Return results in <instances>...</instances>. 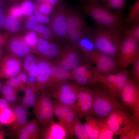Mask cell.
<instances>
[{"label":"cell","instance_id":"63","mask_svg":"<svg viewBox=\"0 0 139 139\" xmlns=\"http://www.w3.org/2000/svg\"><path fill=\"white\" fill-rule=\"evenodd\" d=\"M1 86H2V85H1V82H0V91H1Z\"/></svg>","mask_w":139,"mask_h":139},{"label":"cell","instance_id":"42","mask_svg":"<svg viewBox=\"0 0 139 139\" xmlns=\"http://www.w3.org/2000/svg\"><path fill=\"white\" fill-rule=\"evenodd\" d=\"M7 14L12 15L21 20L24 16L20 4H15L11 6L8 10Z\"/></svg>","mask_w":139,"mask_h":139},{"label":"cell","instance_id":"45","mask_svg":"<svg viewBox=\"0 0 139 139\" xmlns=\"http://www.w3.org/2000/svg\"><path fill=\"white\" fill-rule=\"evenodd\" d=\"M133 68L132 74L134 81L137 84H139V57H137L132 63Z\"/></svg>","mask_w":139,"mask_h":139},{"label":"cell","instance_id":"49","mask_svg":"<svg viewBox=\"0 0 139 139\" xmlns=\"http://www.w3.org/2000/svg\"><path fill=\"white\" fill-rule=\"evenodd\" d=\"M34 14L38 23H49L50 19L47 16L40 12L36 8Z\"/></svg>","mask_w":139,"mask_h":139},{"label":"cell","instance_id":"5","mask_svg":"<svg viewBox=\"0 0 139 139\" xmlns=\"http://www.w3.org/2000/svg\"><path fill=\"white\" fill-rule=\"evenodd\" d=\"M40 93L33 105V112L40 124L46 127L53 120V106L50 94L40 89Z\"/></svg>","mask_w":139,"mask_h":139},{"label":"cell","instance_id":"3","mask_svg":"<svg viewBox=\"0 0 139 139\" xmlns=\"http://www.w3.org/2000/svg\"><path fill=\"white\" fill-rule=\"evenodd\" d=\"M120 32L99 27L93 37L96 49L115 59L122 41Z\"/></svg>","mask_w":139,"mask_h":139},{"label":"cell","instance_id":"39","mask_svg":"<svg viewBox=\"0 0 139 139\" xmlns=\"http://www.w3.org/2000/svg\"><path fill=\"white\" fill-rule=\"evenodd\" d=\"M38 23L34 15L26 17L23 25V29L26 32L32 31Z\"/></svg>","mask_w":139,"mask_h":139},{"label":"cell","instance_id":"50","mask_svg":"<svg viewBox=\"0 0 139 139\" xmlns=\"http://www.w3.org/2000/svg\"><path fill=\"white\" fill-rule=\"evenodd\" d=\"M16 76L21 83L26 87L29 84L27 75L24 72L22 71Z\"/></svg>","mask_w":139,"mask_h":139},{"label":"cell","instance_id":"30","mask_svg":"<svg viewBox=\"0 0 139 139\" xmlns=\"http://www.w3.org/2000/svg\"><path fill=\"white\" fill-rule=\"evenodd\" d=\"M15 117L14 111L11 108H5L0 109V124L10 125L14 121Z\"/></svg>","mask_w":139,"mask_h":139},{"label":"cell","instance_id":"56","mask_svg":"<svg viewBox=\"0 0 139 139\" xmlns=\"http://www.w3.org/2000/svg\"><path fill=\"white\" fill-rule=\"evenodd\" d=\"M3 57V50L2 48H0V65Z\"/></svg>","mask_w":139,"mask_h":139},{"label":"cell","instance_id":"38","mask_svg":"<svg viewBox=\"0 0 139 139\" xmlns=\"http://www.w3.org/2000/svg\"><path fill=\"white\" fill-rule=\"evenodd\" d=\"M36 8L42 14L47 16L51 13L54 9V6L44 1L40 3H35Z\"/></svg>","mask_w":139,"mask_h":139},{"label":"cell","instance_id":"33","mask_svg":"<svg viewBox=\"0 0 139 139\" xmlns=\"http://www.w3.org/2000/svg\"><path fill=\"white\" fill-rule=\"evenodd\" d=\"M20 5L24 16L26 17L34 14L36 8V5L31 0H24Z\"/></svg>","mask_w":139,"mask_h":139},{"label":"cell","instance_id":"6","mask_svg":"<svg viewBox=\"0 0 139 139\" xmlns=\"http://www.w3.org/2000/svg\"><path fill=\"white\" fill-rule=\"evenodd\" d=\"M118 98L125 108L133 113L134 120H139V85L130 80L119 94Z\"/></svg>","mask_w":139,"mask_h":139},{"label":"cell","instance_id":"4","mask_svg":"<svg viewBox=\"0 0 139 139\" xmlns=\"http://www.w3.org/2000/svg\"><path fill=\"white\" fill-rule=\"evenodd\" d=\"M70 11L67 6L62 3L54 8L50 19L49 28L54 37L59 39L67 38V22Z\"/></svg>","mask_w":139,"mask_h":139},{"label":"cell","instance_id":"35","mask_svg":"<svg viewBox=\"0 0 139 139\" xmlns=\"http://www.w3.org/2000/svg\"><path fill=\"white\" fill-rule=\"evenodd\" d=\"M24 126L34 139L38 138L40 134L38 122L36 119H33L28 121Z\"/></svg>","mask_w":139,"mask_h":139},{"label":"cell","instance_id":"29","mask_svg":"<svg viewBox=\"0 0 139 139\" xmlns=\"http://www.w3.org/2000/svg\"><path fill=\"white\" fill-rule=\"evenodd\" d=\"M125 22L129 24H139V0H136L130 7Z\"/></svg>","mask_w":139,"mask_h":139},{"label":"cell","instance_id":"12","mask_svg":"<svg viewBox=\"0 0 139 139\" xmlns=\"http://www.w3.org/2000/svg\"><path fill=\"white\" fill-rule=\"evenodd\" d=\"M72 80L80 86L94 85L99 83L100 72L88 65H79L71 71Z\"/></svg>","mask_w":139,"mask_h":139},{"label":"cell","instance_id":"1","mask_svg":"<svg viewBox=\"0 0 139 139\" xmlns=\"http://www.w3.org/2000/svg\"><path fill=\"white\" fill-rule=\"evenodd\" d=\"M86 13L93 19L99 27L121 31L124 23L118 14L112 12L106 6L97 2H90L84 5Z\"/></svg>","mask_w":139,"mask_h":139},{"label":"cell","instance_id":"37","mask_svg":"<svg viewBox=\"0 0 139 139\" xmlns=\"http://www.w3.org/2000/svg\"><path fill=\"white\" fill-rule=\"evenodd\" d=\"M85 32L77 29H68L67 38L72 42L77 43L86 34Z\"/></svg>","mask_w":139,"mask_h":139},{"label":"cell","instance_id":"58","mask_svg":"<svg viewBox=\"0 0 139 139\" xmlns=\"http://www.w3.org/2000/svg\"><path fill=\"white\" fill-rule=\"evenodd\" d=\"M44 0H36V2L38 3H40L44 1Z\"/></svg>","mask_w":139,"mask_h":139},{"label":"cell","instance_id":"11","mask_svg":"<svg viewBox=\"0 0 139 139\" xmlns=\"http://www.w3.org/2000/svg\"><path fill=\"white\" fill-rule=\"evenodd\" d=\"M134 120L133 115L125 109L115 110L106 118L107 124L114 134L119 135Z\"/></svg>","mask_w":139,"mask_h":139},{"label":"cell","instance_id":"18","mask_svg":"<svg viewBox=\"0 0 139 139\" xmlns=\"http://www.w3.org/2000/svg\"><path fill=\"white\" fill-rule=\"evenodd\" d=\"M39 137L45 139H65L72 138L59 122L52 121Z\"/></svg>","mask_w":139,"mask_h":139},{"label":"cell","instance_id":"20","mask_svg":"<svg viewBox=\"0 0 139 139\" xmlns=\"http://www.w3.org/2000/svg\"><path fill=\"white\" fill-rule=\"evenodd\" d=\"M12 107L15 119L14 122L10 125L9 129L11 134L14 135L28 121V117L29 113L28 111V109L20 104L13 105Z\"/></svg>","mask_w":139,"mask_h":139},{"label":"cell","instance_id":"16","mask_svg":"<svg viewBox=\"0 0 139 139\" xmlns=\"http://www.w3.org/2000/svg\"><path fill=\"white\" fill-rule=\"evenodd\" d=\"M22 70L23 63L20 58L8 54L3 57L0 65V78L16 76Z\"/></svg>","mask_w":139,"mask_h":139},{"label":"cell","instance_id":"8","mask_svg":"<svg viewBox=\"0 0 139 139\" xmlns=\"http://www.w3.org/2000/svg\"><path fill=\"white\" fill-rule=\"evenodd\" d=\"M80 86L75 82H67L51 89L50 95L57 101L75 110L77 94Z\"/></svg>","mask_w":139,"mask_h":139},{"label":"cell","instance_id":"44","mask_svg":"<svg viewBox=\"0 0 139 139\" xmlns=\"http://www.w3.org/2000/svg\"><path fill=\"white\" fill-rule=\"evenodd\" d=\"M124 33L126 36L132 37L139 41V24L135 25L132 28L125 30Z\"/></svg>","mask_w":139,"mask_h":139},{"label":"cell","instance_id":"52","mask_svg":"<svg viewBox=\"0 0 139 139\" xmlns=\"http://www.w3.org/2000/svg\"><path fill=\"white\" fill-rule=\"evenodd\" d=\"M39 73V70L37 63L27 73L28 76H33L37 77Z\"/></svg>","mask_w":139,"mask_h":139},{"label":"cell","instance_id":"60","mask_svg":"<svg viewBox=\"0 0 139 139\" xmlns=\"http://www.w3.org/2000/svg\"><path fill=\"white\" fill-rule=\"evenodd\" d=\"M103 3H105L107 2V0H101Z\"/></svg>","mask_w":139,"mask_h":139},{"label":"cell","instance_id":"57","mask_svg":"<svg viewBox=\"0 0 139 139\" xmlns=\"http://www.w3.org/2000/svg\"><path fill=\"white\" fill-rule=\"evenodd\" d=\"M5 138V135L4 132L0 130V139H3Z\"/></svg>","mask_w":139,"mask_h":139},{"label":"cell","instance_id":"27","mask_svg":"<svg viewBox=\"0 0 139 139\" xmlns=\"http://www.w3.org/2000/svg\"><path fill=\"white\" fill-rule=\"evenodd\" d=\"M62 49L57 44L49 43L42 53L38 56V58L48 60L55 59L59 55Z\"/></svg>","mask_w":139,"mask_h":139},{"label":"cell","instance_id":"26","mask_svg":"<svg viewBox=\"0 0 139 139\" xmlns=\"http://www.w3.org/2000/svg\"><path fill=\"white\" fill-rule=\"evenodd\" d=\"M21 20L15 16L7 14L3 27L10 34L18 33L20 30Z\"/></svg>","mask_w":139,"mask_h":139},{"label":"cell","instance_id":"9","mask_svg":"<svg viewBox=\"0 0 139 139\" xmlns=\"http://www.w3.org/2000/svg\"><path fill=\"white\" fill-rule=\"evenodd\" d=\"M122 40L117 56L118 66L126 68L139 57V41L126 36Z\"/></svg>","mask_w":139,"mask_h":139},{"label":"cell","instance_id":"62","mask_svg":"<svg viewBox=\"0 0 139 139\" xmlns=\"http://www.w3.org/2000/svg\"><path fill=\"white\" fill-rule=\"evenodd\" d=\"M90 1V2H97L98 0H88Z\"/></svg>","mask_w":139,"mask_h":139},{"label":"cell","instance_id":"22","mask_svg":"<svg viewBox=\"0 0 139 139\" xmlns=\"http://www.w3.org/2000/svg\"><path fill=\"white\" fill-rule=\"evenodd\" d=\"M68 29H77L88 32L89 29L81 14L78 11L70 10L67 22Z\"/></svg>","mask_w":139,"mask_h":139},{"label":"cell","instance_id":"7","mask_svg":"<svg viewBox=\"0 0 139 139\" xmlns=\"http://www.w3.org/2000/svg\"><path fill=\"white\" fill-rule=\"evenodd\" d=\"M112 73L102 74L100 73L99 82L103 88L118 98L119 93L130 80L129 73L124 70L115 74Z\"/></svg>","mask_w":139,"mask_h":139},{"label":"cell","instance_id":"24","mask_svg":"<svg viewBox=\"0 0 139 139\" xmlns=\"http://www.w3.org/2000/svg\"><path fill=\"white\" fill-rule=\"evenodd\" d=\"M84 124L89 139H98L100 124L99 119L90 115L85 116Z\"/></svg>","mask_w":139,"mask_h":139},{"label":"cell","instance_id":"51","mask_svg":"<svg viewBox=\"0 0 139 139\" xmlns=\"http://www.w3.org/2000/svg\"><path fill=\"white\" fill-rule=\"evenodd\" d=\"M10 36V34L7 32H0V48H2L5 45Z\"/></svg>","mask_w":139,"mask_h":139},{"label":"cell","instance_id":"14","mask_svg":"<svg viewBox=\"0 0 139 139\" xmlns=\"http://www.w3.org/2000/svg\"><path fill=\"white\" fill-rule=\"evenodd\" d=\"M80 62L76 47L70 46L62 49L53 63L65 70L71 71L80 65Z\"/></svg>","mask_w":139,"mask_h":139},{"label":"cell","instance_id":"55","mask_svg":"<svg viewBox=\"0 0 139 139\" xmlns=\"http://www.w3.org/2000/svg\"><path fill=\"white\" fill-rule=\"evenodd\" d=\"M58 0H44V1L48 2L54 6L58 3Z\"/></svg>","mask_w":139,"mask_h":139},{"label":"cell","instance_id":"21","mask_svg":"<svg viewBox=\"0 0 139 139\" xmlns=\"http://www.w3.org/2000/svg\"><path fill=\"white\" fill-rule=\"evenodd\" d=\"M72 80L71 71L65 70L51 63L50 78V87L51 89Z\"/></svg>","mask_w":139,"mask_h":139},{"label":"cell","instance_id":"47","mask_svg":"<svg viewBox=\"0 0 139 139\" xmlns=\"http://www.w3.org/2000/svg\"><path fill=\"white\" fill-rule=\"evenodd\" d=\"M1 91L3 98L17 94L18 92L13 88L5 83L2 85Z\"/></svg>","mask_w":139,"mask_h":139},{"label":"cell","instance_id":"17","mask_svg":"<svg viewBox=\"0 0 139 139\" xmlns=\"http://www.w3.org/2000/svg\"><path fill=\"white\" fill-rule=\"evenodd\" d=\"M5 45L8 54L20 58L33 53V49L24 42L22 35L10 37Z\"/></svg>","mask_w":139,"mask_h":139},{"label":"cell","instance_id":"46","mask_svg":"<svg viewBox=\"0 0 139 139\" xmlns=\"http://www.w3.org/2000/svg\"><path fill=\"white\" fill-rule=\"evenodd\" d=\"M33 30L36 32L38 35L47 34L52 36L54 37L50 28L41 24H38Z\"/></svg>","mask_w":139,"mask_h":139},{"label":"cell","instance_id":"13","mask_svg":"<svg viewBox=\"0 0 139 139\" xmlns=\"http://www.w3.org/2000/svg\"><path fill=\"white\" fill-rule=\"evenodd\" d=\"M94 98L93 90L87 87L80 86L77 94L75 107V110L80 119L90 114Z\"/></svg>","mask_w":139,"mask_h":139},{"label":"cell","instance_id":"23","mask_svg":"<svg viewBox=\"0 0 139 139\" xmlns=\"http://www.w3.org/2000/svg\"><path fill=\"white\" fill-rule=\"evenodd\" d=\"M40 90L36 83H29L24 91V95L20 104L27 109L33 107L37 97L36 93Z\"/></svg>","mask_w":139,"mask_h":139},{"label":"cell","instance_id":"61","mask_svg":"<svg viewBox=\"0 0 139 139\" xmlns=\"http://www.w3.org/2000/svg\"><path fill=\"white\" fill-rule=\"evenodd\" d=\"M8 1L12 2H15L18 1L19 0H7Z\"/></svg>","mask_w":139,"mask_h":139},{"label":"cell","instance_id":"41","mask_svg":"<svg viewBox=\"0 0 139 139\" xmlns=\"http://www.w3.org/2000/svg\"><path fill=\"white\" fill-rule=\"evenodd\" d=\"M126 0H107L106 6L109 9L121 11L125 7Z\"/></svg>","mask_w":139,"mask_h":139},{"label":"cell","instance_id":"28","mask_svg":"<svg viewBox=\"0 0 139 139\" xmlns=\"http://www.w3.org/2000/svg\"><path fill=\"white\" fill-rule=\"evenodd\" d=\"M80 48L85 55L86 57L96 50L93 37L86 34L77 43Z\"/></svg>","mask_w":139,"mask_h":139},{"label":"cell","instance_id":"34","mask_svg":"<svg viewBox=\"0 0 139 139\" xmlns=\"http://www.w3.org/2000/svg\"><path fill=\"white\" fill-rule=\"evenodd\" d=\"M23 40L24 42L33 50V53L38 40V36L37 33L33 30L29 31L22 35Z\"/></svg>","mask_w":139,"mask_h":139},{"label":"cell","instance_id":"32","mask_svg":"<svg viewBox=\"0 0 139 139\" xmlns=\"http://www.w3.org/2000/svg\"><path fill=\"white\" fill-rule=\"evenodd\" d=\"M106 118L99 119L100 124L98 139H113L114 134L107 124Z\"/></svg>","mask_w":139,"mask_h":139},{"label":"cell","instance_id":"36","mask_svg":"<svg viewBox=\"0 0 139 139\" xmlns=\"http://www.w3.org/2000/svg\"><path fill=\"white\" fill-rule=\"evenodd\" d=\"M23 58V70L24 73H27L37 64L38 59L32 53L27 55Z\"/></svg>","mask_w":139,"mask_h":139},{"label":"cell","instance_id":"2","mask_svg":"<svg viewBox=\"0 0 139 139\" xmlns=\"http://www.w3.org/2000/svg\"><path fill=\"white\" fill-rule=\"evenodd\" d=\"M93 91L94 102L89 115L101 119L107 118L115 110L125 109L118 97L104 88H98Z\"/></svg>","mask_w":139,"mask_h":139},{"label":"cell","instance_id":"31","mask_svg":"<svg viewBox=\"0 0 139 139\" xmlns=\"http://www.w3.org/2000/svg\"><path fill=\"white\" fill-rule=\"evenodd\" d=\"M81 120L78 117L75 120L73 126V135L79 139H89L84 125Z\"/></svg>","mask_w":139,"mask_h":139},{"label":"cell","instance_id":"40","mask_svg":"<svg viewBox=\"0 0 139 139\" xmlns=\"http://www.w3.org/2000/svg\"><path fill=\"white\" fill-rule=\"evenodd\" d=\"M5 83L10 86L18 92L20 91H24L26 87L21 83L17 76L7 79Z\"/></svg>","mask_w":139,"mask_h":139},{"label":"cell","instance_id":"10","mask_svg":"<svg viewBox=\"0 0 139 139\" xmlns=\"http://www.w3.org/2000/svg\"><path fill=\"white\" fill-rule=\"evenodd\" d=\"M53 103L54 115L73 138V126L75 120L79 117L76 111L71 107L57 101H53Z\"/></svg>","mask_w":139,"mask_h":139},{"label":"cell","instance_id":"59","mask_svg":"<svg viewBox=\"0 0 139 139\" xmlns=\"http://www.w3.org/2000/svg\"><path fill=\"white\" fill-rule=\"evenodd\" d=\"M3 3V0H0V7H1Z\"/></svg>","mask_w":139,"mask_h":139},{"label":"cell","instance_id":"15","mask_svg":"<svg viewBox=\"0 0 139 139\" xmlns=\"http://www.w3.org/2000/svg\"><path fill=\"white\" fill-rule=\"evenodd\" d=\"M95 64L96 68L100 73H115L118 66L115 59L97 50L86 57Z\"/></svg>","mask_w":139,"mask_h":139},{"label":"cell","instance_id":"19","mask_svg":"<svg viewBox=\"0 0 139 139\" xmlns=\"http://www.w3.org/2000/svg\"><path fill=\"white\" fill-rule=\"evenodd\" d=\"M52 63L48 60L38 58L37 65L39 73L36 83L39 89H44L50 87V78Z\"/></svg>","mask_w":139,"mask_h":139},{"label":"cell","instance_id":"64","mask_svg":"<svg viewBox=\"0 0 139 139\" xmlns=\"http://www.w3.org/2000/svg\"><path fill=\"white\" fill-rule=\"evenodd\" d=\"M1 124H0V127H1Z\"/></svg>","mask_w":139,"mask_h":139},{"label":"cell","instance_id":"54","mask_svg":"<svg viewBox=\"0 0 139 139\" xmlns=\"http://www.w3.org/2000/svg\"><path fill=\"white\" fill-rule=\"evenodd\" d=\"M5 16L4 13L0 14V28L4 27Z\"/></svg>","mask_w":139,"mask_h":139},{"label":"cell","instance_id":"53","mask_svg":"<svg viewBox=\"0 0 139 139\" xmlns=\"http://www.w3.org/2000/svg\"><path fill=\"white\" fill-rule=\"evenodd\" d=\"M13 105L4 98H0V109L5 108H11Z\"/></svg>","mask_w":139,"mask_h":139},{"label":"cell","instance_id":"25","mask_svg":"<svg viewBox=\"0 0 139 139\" xmlns=\"http://www.w3.org/2000/svg\"><path fill=\"white\" fill-rule=\"evenodd\" d=\"M119 135L120 139H139V120H134Z\"/></svg>","mask_w":139,"mask_h":139},{"label":"cell","instance_id":"48","mask_svg":"<svg viewBox=\"0 0 139 139\" xmlns=\"http://www.w3.org/2000/svg\"><path fill=\"white\" fill-rule=\"evenodd\" d=\"M16 138L19 139H34L24 126L20 128L14 135Z\"/></svg>","mask_w":139,"mask_h":139},{"label":"cell","instance_id":"43","mask_svg":"<svg viewBox=\"0 0 139 139\" xmlns=\"http://www.w3.org/2000/svg\"><path fill=\"white\" fill-rule=\"evenodd\" d=\"M48 41L40 37H38L37 45L33 51L34 53L39 55L49 44Z\"/></svg>","mask_w":139,"mask_h":139}]
</instances>
